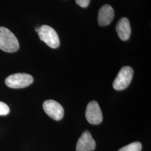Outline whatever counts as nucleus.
Returning a JSON list of instances; mask_svg holds the SVG:
<instances>
[{"label": "nucleus", "mask_w": 151, "mask_h": 151, "mask_svg": "<svg viewBox=\"0 0 151 151\" xmlns=\"http://www.w3.org/2000/svg\"><path fill=\"white\" fill-rule=\"evenodd\" d=\"M10 112V108L5 104L0 101V115H6Z\"/></svg>", "instance_id": "11"}, {"label": "nucleus", "mask_w": 151, "mask_h": 151, "mask_svg": "<svg viewBox=\"0 0 151 151\" xmlns=\"http://www.w3.org/2000/svg\"><path fill=\"white\" fill-rule=\"evenodd\" d=\"M134 71L129 66L123 67L119 71L114 81V88L116 90H123L129 85L133 76Z\"/></svg>", "instance_id": "4"}, {"label": "nucleus", "mask_w": 151, "mask_h": 151, "mask_svg": "<svg viewBox=\"0 0 151 151\" xmlns=\"http://www.w3.org/2000/svg\"><path fill=\"white\" fill-rule=\"evenodd\" d=\"M40 39L52 48H57L60 46V38L53 27L44 25L40 27L38 32Z\"/></svg>", "instance_id": "2"}, {"label": "nucleus", "mask_w": 151, "mask_h": 151, "mask_svg": "<svg viewBox=\"0 0 151 151\" xmlns=\"http://www.w3.org/2000/svg\"><path fill=\"white\" fill-rule=\"evenodd\" d=\"M86 118L90 124L97 125L103 121V114L99 104L96 101L88 103L86 110Z\"/></svg>", "instance_id": "5"}, {"label": "nucleus", "mask_w": 151, "mask_h": 151, "mask_svg": "<svg viewBox=\"0 0 151 151\" xmlns=\"http://www.w3.org/2000/svg\"><path fill=\"white\" fill-rule=\"evenodd\" d=\"M19 48L16 36L7 28L0 27V49L6 52L12 53Z\"/></svg>", "instance_id": "1"}, {"label": "nucleus", "mask_w": 151, "mask_h": 151, "mask_svg": "<svg viewBox=\"0 0 151 151\" xmlns=\"http://www.w3.org/2000/svg\"><path fill=\"white\" fill-rule=\"evenodd\" d=\"M96 142L91 133L85 131L79 138L76 145V151H93L95 150Z\"/></svg>", "instance_id": "7"}, {"label": "nucleus", "mask_w": 151, "mask_h": 151, "mask_svg": "<svg viewBox=\"0 0 151 151\" xmlns=\"http://www.w3.org/2000/svg\"><path fill=\"white\" fill-rule=\"evenodd\" d=\"M90 0H76V2L78 5L80 6L81 7H86L89 4Z\"/></svg>", "instance_id": "12"}, {"label": "nucleus", "mask_w": 151, "mask_h": 151, "mask_svg": "<svg viewBox=\"0 0 151 151\" xmlns=\"http://www.w3.org/2000/svg\"><path fill=\"white\" fill-rule=\"evenodd\" d=\"M43 109L49 117L59 121L64 116V109L62 106L53 100H46L43 103Z\"/></svg>", "instance_id": "6"}, {"label": "nucleus", "mask_w": 151, "mask_h": 151, "mask_svg": "<svg viewBox=\"0 0 151 151\" xmlns=\"http://www.w3.org/2000/svg\"><path fill=\"white\" fill-rule=\"evenodd\" d=\"M116 31L119 38L123 41L128 40L131 34L129 21L127 17H122L116 25Z\"/></svg>", "instance_id": "9"}, {"label": "nucleus", "mask_w": 151, "mask_h": 151, "mask_svg": "<svg viewBox=\"0 0 151 151\" xmlns=\"http://www.w3.org/2000/svg\"><path fill=\"white\" fill-rule=\"evenodd\" d=\"M114 11L113 7L109 5L103 6L99 11L98 23L101 27L110 24L113 20Z\"/></svg>", "instance_id": "8"}, {"label": "nucleus", "mask_w": 151, "mask_h": 151, "mask_svg": "<svg viewBox=\"0 0 151 151\" xmlns=\"http://www.w3.org/2000/svg\"><path fill=\"white\" fill-rule=\"evenodd\" d=\"M142 148V146L140 142H135L120 148L118 151H141Z\"/></svg>", "instance_id": "10"}, {"label": "nucleus", "mask_w": 151, "mask_h": 151, "mask_svg": "<svg viewBox=\"0 0 151 151\" xmlns=\"http://www.w3.org/2000/svg\"><path fill=\"white\" fill-rule=\"evenodd\" d=\"M33 77L25 73H18L8 76L5 80L6 85L12 88H21L29 86L33 82Z\"/></svg>", "instance_id": "3"}]
</instances>
